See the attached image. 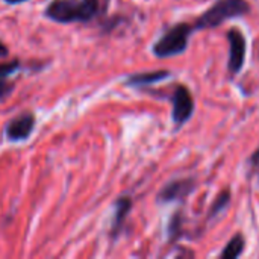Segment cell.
<instances>
[{
	"instance_id": "cell-6",
	"label": "cell",
	"mask_w": 259,
	"mask_h": 259,
	"mask_svg": "<svg viewBox=\"0 0 259 259\" xmlns=\"http://www.w3.org/2000/svg\"><path fill=\"white\" fill-rule=\"evenodd\" d=\"M229 41V71L232 74L238 73L246 59V38L238 29H231L228 32Z\"/></svg>"
},
{
	"instance_id": "cell-11",
	"label": "cell",
	"mask_w": 259,
	"mask_h": 259,
	"mask_svg": "<svg viewBox=\"0 0 259 259\" xmlns=\"http://www.w3.org/2000/svg\"><path fill=\"white\" fill-rule=\"evenodd\" d=\"M20 68V61L14 59L9 62H0V79H6L12 73H15Z\"/></svg>"
},
{
	"instance_id": "cell-15",
	"label": "cell",
	"mask_w": 259,
	"mask_h": 259,
	"mask_svg": "<svg viewBox=\"0 0 259 259\" xmlns=\"http://www.w3.org/2000/svg\"><path fill=\"white\" fill-rule=\"evenodd\" d=\"M3 2L8 3V5H18V3H24L27 0H3Z\"/></svg>"
},
{
	"instance_id": "cell-5",
	"label": "cell",
	"mask_w": 259,
	"mask_h": 259,
	"mask_svg": "<svg viewBox=\"0 0 259 259\" xmlns=\"http://www.w3.org/2000/svg\"><path fill=\"white\" fill-rule=\"evenodd\" d=\"M35 129V117L30 112H21L6 123L5 135L12 143L27 140Z\"/></svg>"
},
{
	"instance_id": "cell-10",
	"label": "cell",
	"mask_w": 259,
	"mask_h": 259,
	"mask_svg": "<svg viewBox=\"0 0 259 259\" xmlns=\"http://www.w3.org/2000/svg\"><path fill=\"white\" fill-rule=\"evenodd\" d=\"M244 250V238L241 235H235L229 243L228 246L225 247L223 253H222V258L225 259H234L238 258Z\"/></svg>"
},
{
	"instance_id": "cell-1",
	"label": "cell",
	"mask_w": 259,
	"mask_h": 259,
	"mask_svg": "<svg viewBox=\"0 0 259 259\" xmlns=\"http://www.w3.org/2000/svg\"><path fill=\"white\" fill-rule=\"evenodd\" d=\"M106 11V0H52L44 17L61 24L88 23Z\"/></svg>"
},
{
	"instance_id": "cell-12",
	"label": "cell",
	"mask_w": 259,
	"mask_h": 259,
	"mask_svg": "<svg viewBox=\"0 0 259 259\" xmlns=\"http://www.w3.org/2000/svg\"><path fill=\"white\" fill-rule=\"evenodd\" d=\"M229 203V191H226V193H223L217 200H215V203L212 205V208H211V215L214 217L217 212H220V211H223L225 209V206Z\"/></svg>"
},
{
	"instance_id": "cell-7",
	"label": "cell",
	"mask_w": 259,
	"mask_h": 259,
	"mask_svg": "<svg viewBox=\"0 0 259 259\" xmlns=\"http://www.w3.org/2000/svg\"><path fill=\"white\" fill-rule=\"evenodd\" d=\"M194 190V181L193 179H179L167 184L158 194V202L161 203H170L179 199L187 197Z\"/></svg>"
},
{
	"instance_id": "cell-13",
	"label": "cell",
	"mask_w": 259,
	"mask_h": 259,
	"mask_svg": "<svg viewBox=\"0 0 259 259\" xmlns=\"http://www.w3.org/2000/svg\"><path fill=\"white\" fill-rule=\"evenodd\" d=\"M14 91V83L8 82L6 79H0V100L6 99Z\"/></svg>"
},
{
	"instance_id": "cell-3",
	"label": "cell",
	"mask_w": 259,
	"mask_h": 259,
	"mask_svg": "<svg viewBox=\"0 0 259 259\" xmlns=\"http://www.w3.org/2000/svg\"><path fill=\"white\" fill-rule=\"evenodd\" d=\"M194 30V26L188 23H178L173 27H170L155 44H153V53L158 58H170L175 55H181L188 47V39L191 32Z\"/></svg>"
},
{
	"instance_id": "cell-2",
	"label": "cell",
	"mask_w": 259,
	"mask_h": 259,
	"mask_svg": "<svg viewBox=\"0 0 259 259\" xmlns=\"http://www.w3.org/2000/svg\"><path fill=\"white\" fill-rule=\"evenodd\" d=\"M250 11L246 0H219L196 21L194 29H212L222 23L244 15Z\"/></svg>"
},
{
	"instance_id": "cell-4",
	"label": "cell",
	"mask_w": 259,
	"mask_h": 259,
	"mask_svg": "<svg viewBox=\"0 0 259 259\" xmlns=\"http://www.w3.org/2000/svg\"><path fill=\"white\" fill-rule=\"evenodd\" d=\"M173 121L176 126L187 123L194 111V100L190 90L184 85H179L173 93Z\"/></svg>"
},
{
	"instance_id": "cell-8",
	"label": "cell",
	"mask_w": 259,
	"mask_h": 259,
	"mask_svg": "<svg viewBox=\"0 0 259 259\" xmlns=\"http://www.w3.org/2000/svg\"><path fill=\"white\" fill-rule=\"evenodd\" d=\"M170 76V71L167 70H156V71H146V73H137V74H131L126 79V85L129 87H147L152 83H158L164 79H167Z\"/></svg>"
},
{
	"instance_id": "cell-14",
	"label": "cell",
	"mask_w": 259,
	"mask_h": 259,
	"mask_svg": "<svg viewBox=\"0 0 259 259\" xmlns=\"http://www.w3.org/2000/svg\"><path fill=\"white\" fill-rule=\"evenodd\" d=\"M8 53H9V50H8V47L0 41V58H5V56H8Z\"/></svg>"
},
{
	"instance_id": "cell-9",
	"label": "cell",
	"mask_w": 259,
	"mask_h": 259,
	"mask_svg": "<svg viewBox=\"0 0 259 259\" xmlns=\"http://www.w3.org/2000/svg\"><path fill=\"white\" fill-rule=\"evenodd\" d=\"M131 208H132V200L129 197H120L117 202H115V212H114V222H112V226H111V237L112 238H117L124 222H126V217L129 215L131 212Z\"/></svg>"
}]
</instances>
